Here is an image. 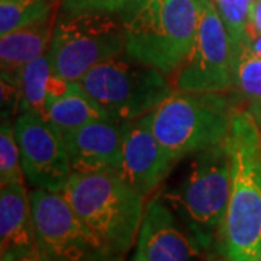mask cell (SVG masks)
<instances>
[{"label":"cell","instance_id":"obj_1","mask_svg":"<svg viewBox=\"0 0 261 261\" xmlns=\"http://www.w3.org/2000/svg\"><path fill=\"white\" fill-rule=\"evenodd\" d=\"M231 193L218 250L231 261L261 254V132L250 112H237L228 137Z\"/></svg>","mask_w":261,"mask_h":261},{"label":"cell","instance_id":"obj_2","mask_svg":"<svg viewBox=\"0 0 261 261\" xmlns=\"http://www.w3.org/2000/svg\"><path fill=\"white\" fill-rule=\"evenodd\" d=\"M60 193L94 237L112 254L125 258L138 238L144 196L112 170L71 173Z\"/></svg>","mask_w":261,"mask_h":261},{"label":"cell","instance_id":"obj_3","mask_svg":"<svg viewBox=\"0 0 261 261\" xmlns=\"http://www.w3.org/2000/svg\"><path fill=\"white\" fill-rule=\"evenodd\" d=\"M121 16L126 56L164 74L186 61L197 32V0H141Z\"/></svg>","mask_w":261,"mask_h":261},{"label":"cell","instance_id":"obj_4","mask_svg":"<svg viewBox=\"0 0 261 261\" xmlns=\"http://www.w3.org/2000/svg\"><path fill=\"white\" fill-rule=\"evenodd\" d=\"M237 111L224 92H178L149 113L160 144L178 161L228 140Z\"/></svg>","mask_w":261,"mask_h":261},{"label":"cell","instance_id":"obj_5","mask_svg":"<svg viewBox=\"0 0 261 261\" xmlns=\"http://www.w3.org/2000/svg\"><path fill=\"white\" fill-rule=\"evenodd\" d=\"M226 141L195 154L183 181L164 195L206 251L218 247L231 193V154Z\"/></svg>","mask_w":261,"mask_h":261},{"label":"cell","instance_id":"obj_6","mask_svg":"<svg viewBox=\"0 0 261 261\" xmlns=\"http://www.w3.org/2000/svg\"><path fill=\"white\" fill-rule=\"evenodd\" d=\"M122 54L123 20L113 12H61L48 48L53 73L65 82H79L94 65Z\"/></svg>","mask_w":261,"mask_h":261},{"label":"cell","instance_id":"obj_7","mask_svg":"<svg viewBox=\"0 0 261 261\" xmlns=\"http://www.w3.org/2000/svg\"><path fill=\"white\" fill-rule=\"evenodd\" d=\"M163 71L126 54L94 65L79 80L113 121H134L151 113L174 93Z\"/></svg>","mask_w":261,"mask_h":261},{"label":"cell","instance_id":"obj_8","mask_svg":"<svg viewBox=\"0 0 261 261\" xmlns=\"http://www.w3.org/2000/svg\"><path fill=\"white\" fill-rule=\"evenodd\" d=\"M31 207L41 261H123L79 219L60 192L34 189Z\"/></svg>","mask_w":261,"mask_h":261},{"label":"cell","instance_id":"obj_9","mask_svg":"<svg viewBox=\"0 0 261 261\" xmlns=\"http://www.w3.org/2000/svg\"><path fill=\"white\" fill-rule=\"evenodd\" d=\"M199 22L193 48L180 65V92H226L232 87V41L212 0H197Z\"/></svg>","mask_w":261,"mask_h":261},{"label":"cell","instance_id":"obj_10","mask_svg":"<svg viewBox=\"0 0 261 261\" xmlns=\"http://www.w3.org/2000/svg\"><path fill=\"white\" fill-rule=\"evenodd\" d=\"M15 134L25 178L35 189L61 192L73 173L63 134L37 111L19 113Z\"/></svg>","mask_w":261,"mask_h":261},{"label":"cell","instance_id":"obj_11","mask_svg":"<svg viewBox=\"0 0 261 261\" xmlns=\"http://www.w3.org/2000/svg\"><path fill=\"white\" fill-rule=\"evenodd\" d=\"M205 251L164 196H152L144 209L135 255L144 261H200Z\"/></svg>","mask_w":261,"mask_h":261},{"label":"cell","instance_id":"obj_12","mask_svg":"<svg viewBox=\"0 0 261 261\" xmlns=\"http://www.w3.org/2000/svg\"><path fill=\"white\" fill-rule=\"evenodd\" d=\"M176 163L154 135L149 113L126 121L122 163L118 173L128 186L145 197L157 190Z\"/></svg>","mask_w":261,"mask_h":261},{"label":"cell","instance_id":"obj_13","mask_svg":"<svg viewBox=\"0 0 261 261\" xmlns=\"http://www.w3.org/2000/svg\"><path fill=\"white\" fill-rule=\"evenodd\" d=\"M126 121L100 119L90 122L64 135L73 173L118 171Z\"/></svg>","mask_w":261,"mask_h":261},{"label":"cell","instance_id":"obj_14","mask_svg":"<svg viewBox=\"0 0 261 261\" xmlns=\"http://www.w3.org/2000/svg\"><path fill=\"white\" fill-rule=\"evenodd\" d=\"M2 261H41L38 255L31 197L23 178L0 190Z\"/></svg>","mask_w":261,"mask_h":261},{"label":"cell","instance_id":"obj_15","mask_svg":"<svg viewBox=\"0 0 261 261\" xmlns=\"http://www.w3.org/2000/svg\"><path fill=\"white\" fill-rule=\"evenodd\" d=\"M56 13L38 20L35 23L19 28L0 39V64H2V82L13 84L20 89L23 68L38 57L48 53L51 45Z\"/></svg>","mask_w":261,"mask_h":261},{"label":"cell","instance_id":"obj_16","mask_svg":"<svg viewBox=\"0 0 261 261\" xmlns=\"http://www.w3.org/2000/svg\"><path fill=\"white\" fill-rule=\"evenodd\" d=\"M44 115L63 137L86 123L111 119L79 82H70L63 93L48 97Z\"/></svg>","mask_w":261,"mask_h":261},{"label":"cell","instance_id":"obj_17","mask_svg":"<svg viewBox=\"0 0 261 261\" xmlns=\"http://www.w3.org/2000/svg\"><path fill=\"white\" fill-rule=\"evenodd\" d=\"M232 87L250 103V112L261 109V58L245 41L232 42Z\"/></svg>","mask_w":261,"mask_h":261},{"label":"cell","instance_id":"obj_18","mask_svg":"<svg viewBox=\"0 0 261 261\" xmlns=\"http://www.w3.org/2000/svg\"><path fill=\"white\" fill-rule=\"evenodd\" d=\"M53 75L48 53L31 61L22 73L19 113L37 111L44 113L48 96V84Z\"/></svg>","mask_w":261,"mask_h":261},{"label":"cell","instance_id":"obj_19","mask_svg":"<svg viewBox=\"0 0 261 261\" xmlns=\"http://www.w3.org/2000/svg\"><path fill=\"white\" fill-rule=\"evenodd\" d=\"M56 0H0V35L35 23L54 13Z\"/></svg>","mask_w":261,"mask_h":261},{"label":"cell","instance_id":"obj_20","mask_svg":"<svg viewBox=\"0 0 261 261\" xmlns=\"http://www.w3.org/2000/svg\"><path fill=\"white\" fill-rule=\"evenodd\" d=\"M23 176L15 123L9 119H3L0 129V183H13L22 180Z\"/></svg>","mask_w":261,"mask_h":261},{"label":"cell","instance_id":"obj_21","mask_svg":"<svg viewBox=\"0 0 261 261\" xmlns=\"http://www.w3.org/2000/svg\"><path fill=\"white\" fill-rule=\"evenodd\" d=\"M224 20L232 42L247 39L254 0H212Z\"/></svg>","mask_w":261,"mask_h":261},{"label":"cell","instance_id":"obj_22","mask_svg":"<svg viewBox=\"0 0 261 261\" xmlns=\"http://www.w3.org/2000/svg\"><path fill=\"white\" fill-rule=\"evenodd\" d=\"M128 0H64L63 12L77 13V12H113L122 13L128 9Z\"/></svg>","mask_w":261,"mask_h":261},{"label":"cell","instance_id":"obj_23","mask_svg":"<svg viewBox=\"0 0 261 261\" xmlns=\"http://www.w3.org/2000/svg\"><path fill=\"white\" fill-rule=\"evenodd\" d=\"M245 44L248 45V48L251 49L255 56L260 57L261 58V34L260 32H255L254 29H251L250 27H248V34H247Z\"/></svg>","mask_w":261,"mask_h":261},{"label":"cell","instance_id":"obj_24","mask_svg":"<svg viewBox=\"0 0 261 261\" xmlns=\"http://www.w3.org/2000/svg\"><path fill=\"white\" fill-rule=\"evenodd\" d=\"M250 28L261 34V0H254L250 12Z\"/></svg>","mask_w":261,"mask_h":261},{"label":"cell","instance_id":"obj_25","mask_svg":"<svg viewBox=\"0 0 261 261\" xmlns=\"http://www.w3.org/2000/svg\"><path fill=\"white\" fill-rule=\"evenodd\" d=\"M254 116V119H255V122H257V125H258V128H260L261 130V109H258V111H254V112H250Z\"/></svg>","mask_w":261,"mask_h":261},{"label":"cell","instance_id":"obj_26","mask_svg":"<svg viewBox=\"0 0 261 261\" xmlns=\"http://www.w3.org/2000/svg\"><path fill=\"white\" fill-rule=\"evenodd\" d=\"M206 261H231L229 258H226L225 255H222V257H214V258H209V260Z\"/></svg>","mask_w":261,"mask_h":261},{"label":"cell","instance_id":"obj_27","mask_svg":"<svg viewBox=\"0 0 261 261\" xmlns=\"http://www.w3.org/2000/svg\"><path fill=\"white\" fill-rule=\"evenodd\" d=\"M128 2H129V6H128V9H129V8H132L134 5H137L138 2H141V0H128ZM128 9H126V10H128Z\"/></svg>","mask_w":261,"mask_h":261},{"label":"cell","instance_id":"obj_28","mask_svg":"<svg viewBox=\"0 0 261 261\" xmlns=\"http://www.w3.org/2000/svg\"><path fill=\"white\" fill-rule=\"evenodd\" d=\"M130 261H144V260H141V258H138L137 255H134V257H132V260H130Z\"/></svg>","mask_w":261,"mask_h":261},{"label":"cell","instance_id":"obj_29","mask_svg":"<svg viewBox=\"0 0 261 261\" xmlns=\"http://www.w3.org/2000/svg\"><path fill=\"white\" fill-rule=\"evenodd\" d=\"M258 261H261V254H260V257H258Z\"/></svg>","mask_w":261,"mask_h":261}]
</instances>
